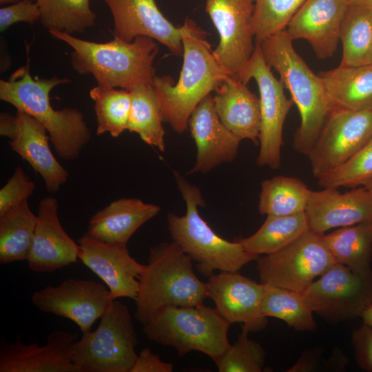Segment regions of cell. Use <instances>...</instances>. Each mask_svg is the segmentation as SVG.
<instances>
[{"label":"cell","mask_w":372,"mask_h":372,"mask_svg":"<svg viewBox=\"0 0 372 372\" xmlns=\"http://www.w3.org/2000/svg\"><path fill=\"white\" fill-rule=\"evenodd\" d=\"M183 62L177 83L167 75L156 76L153 88L163 121L177 133L188 128L189 116L198 104L230 75L215 57L204 32L187 18L180 25Z\"/></svg>","instance_id":"6da1fadb"},{"label":"cell","mask_w":372,"mask_h":372,"mask_svg":"<svg viewBox=\"0 0 372 372\" xmlns=\"http://www.w3.org/2000/svg\"><path fill=\"white\" fill-rule=\"evenodd\" d=\"M27 64L17 69L7 80L0 81V99L39 121L47 130L58 156L63 160L76 159L91 139L83 114L74 107L56 110L50 101L54 87L70 82L56 76L33 78Z\"/></svg>","instance_id":"7a4b0ae2"},{"label":"cell","mask_w":372,"mask_h":372,"mask_svg":"<svg viewBox=\"0 0 372 372\" xmlns=\"http://www.w3.org/2000/svg\"><path fill=\"white\" fill-rule=\"evenodd\" d=\"M48 32L73 49V69L81 75L92 74L97 85L128 91L138 83L153 85L156 77L154 61L158 52L154 39L141 36L127 42L114 36L110 41L97 43L63 32Z\"/></svg>","instance_id":"3957f363"},{"label":"cell","mask_w":372,"mask_h":372,"mask_svg":"<svg viewBox=\"0 0 372 372\" xmlns=\"http://www.w3.org/2000/svg\"><path fill=\"white\" fill-rule=\"evenodd\" d=\"M260 44L265 62L279 74L298 107L300 124L293 137V147L307 156L333 109L322 81L296 52L286 30Z\"/></svg>","instance_id":"277c9868"},{"label":"cell","mask_w":372,"mask_h":372,"mask_svg":"<svg viewBox=\"0 0 372 372\" xmlns=\"http://www.w3.org/2000/svg\"><path fill=\"white\" fill-rule=\"evenodd\" d=\"M207 283L195 274L192 260L175 242L150 247L134 300L135 319L144 324L166 307L197 306L207 296Z\"/></svg>","instance_id":"5b68a950"},{"label":"cell","mask_w":372,"mask_h":372,"mask_svg":"<svg viewBox=\"0 0 372 372\" xmlns=\"http://www.w3.org/2000/svg\"><path fill=\"white\" fill-rule=\"evenodd\" d=\"M174 174L186 212L181 216L167 214L168 231L173 241L196 262L197 271L209 278L216 270L238 271L256 260L259 256L247 251L238 240L228 241L214 232L199 214L198 206L205 205L199 188L177 172Z\"/></svg>","instance_id":"8992f818"},{"label":"cell","mask_w":372,"mask_h":372,"mask_svg":"<svg viewBox=\"0 0 372 372\" xmlns=\"http://www.w3.org/2000/svg\"><path fill=\"white\" fill-rule=\"evenodd\" d=\"M230 325L216 308L202 304L163 308L143 324V330L148 340L174 347L180 356L197 351L215 362L231 345Z\"/></svg>","instance_id":"52a82bcc"},{"label":"cell","mask_w":372,"mask_h":372,"mask_svg":"<svg viewBox=\"0 0 372 372\" xmlns=\"http://www.w3.org/2000/svg\"><path fill=\"white\" fill-rule=\"evenodd\" d=\"M138 344L127 307L114 300L98 327L74 343L71 360L79 372H131Z\"/></svg>","instance_id":"ba28073f"},{"label":"cell","mask_w":372,"mask_h":372,"mask_svg":"<svg viewBox=\"0 0 372 372\" xmlns=\"http://www.w3.org/2000/svg\"><path fill=\"white\" fill-rule=\"evenodd\" d=\"M335 263L322 235L310 229L282 249L256 258L260 283L301 293Z\"/></svg>","instance_id":"9c48e42d"},{"label":"cell","mask_w":372,"mask_h":372,"mask_svg":"<svg viewBox=\"0 0 372 372\" xmlns=\"http://www.w3.org/2000/svg\"><path fill=\"white\" fill-rule=\"evenodd\" d=\"M271 69L263 58L260 44L256 42L239 79L246 84L254 79L259 90L261 124L256 163L277 169L281 165L283 125L293 102L286 96L282 83Z\"/></svg>","instance_id":"30bf717a"},{"label":"cell","mask_w":372,"mask_h":372,"mask_svg":"<svg viewBox=\"0 0 372 372\" xmlns=\"http://www.w3.org/2000/svg\"><path fill=\"white\" fill-rule=\"evenodd\" d=\"M302 293L313 312L327 322L353 320L372 304V270L362 276L335 263Z\"/></svg>","instance_id":"8fae6325"},{"label":"cell","mask_w":372,"mask_h":372,"mask_svg":"<svg viewBox=\"0 0 372 372\" xmlns=\"http://www.w3.org/2000/svg\"><path fill=\"white\" fill-rule=\"evenodd\" d=\"M372 138V110L333 108L307 156L314 177L340 166Z\"/></svg>","instance_id":"7c38bea8"},{"label":"cell","mask_w":372,"mask_h":372,"mask_svg":"<svg viewBox=\"0 0 372 372\" xmlns=\"http://www.w3.org/2000/svg\"><path fill=\"white\" fill-rule=\"evenodd\" d=\"M254 0H206L205 11L219 35L214 54L227 72L239 79L255 49Z\"/></svg>","instance_id":"4fadbf2b"},{"label":"cell","mask_w":372,"mask_h":372,"mask_svg":"<svg viewBox=\"0 0 372 372\" xmlns=\"http://www.w3.org/2000/svg\"><path fill=\"white\" fill-rule=\"evenodd\" d=\"M103 285L91 280L69 278L57 286H47L35 291L31 297L39 311L74 322L82 333L91 331L112 301Z\"/></svg>","instance_id":"5bb4252c"},{"label":"cell","mask_w":372,"mask_h":372,"mask_svg":"<svg viewBox=\"0 0 372 372\" xmlns=\"http://www.w3.org/2000/svg\"><path fill=\"white\" fill-rule=\"evenodd\" d=\"M79 259L107 286L112 300H135L145 265L132 258L127 245L110 243L85 234L78 240Z\"/></svg>","instance_id":"9a60e30c"},{"label":"cell","mask_w":372,"mask_h":372,"mask_svg":"<svg viewBox=\"0 0 372 372\" xmlns=\"http://www.w3.org/2000/svg\"><path fill=\"white\" fill-rule=\"evenodd\" d=\"M207 296L231 324L241 322L249 332H259L268 324L261 310L265 285L238 271H220L208 278Z\"/></svg>","instance_id":"2e32d148"},{"label":"cell","mask_w":372,"mask_h":372,"mask_svg":"<svg viewBox=\"0 0 372 372\" xmlns=\"http://www.w3.org/2000/svg\"><path fill=\"white\" fill-rule=\"evenodd\" d=\"M102 1L111 11L114 37L127 42L141 36L150 37L166 46L173 54L183 55L180 28L163 15L155 0Z\"/></svg>","instance_id":"e0dca14e"},{"label":"cell","mask_w":372,"mask_h":372,"mask_svg":"<svg viewBox=\"0 0 372 372\" xmlns=\"http://www.w3.org/2000/svg\"><path fill=\"white\" fill-rule=\"evenodd\" d=\"M59 203L48 196L39 203L34 236L28 256L34 272H52L75 263L79 246L65 232L58 214Z\"/></svg>","instance_id":"ac0fdd59"},{"label":"cell","mask_w":372,"mask_h":372,"mask_svg":"<svg viewBox=\"0 0 372 372\" xmlns=\"http://www.w3.org/2000/svg\"><path fill=\"white\" fill-rule=\"evenodd\" d=\"M77 338L78 334L62 330L52 331L43 346L1 338L0 372H79L71 360Z\"/></svg>","instance_id":"d6986e66"},{"label":"cell","mask_w":372,"mask_h":372,"mask_svg":"<svg viewBox=\"0 0 372 372\" xmlns=\"http://www.w3.org/2000/svg\"><path fill=\"white\" fill-rule=\"evenodd\" d=\"M188 127L196 147V162L189 174L207 173L236 158L242 139L221 122L211 94L193 110Z\"/></svg>","instance_id":"ffe728a7"},{"label":"cell","mask_w":372,"mask_h":372,"mask_svg":"<svg viewBox=\"0 0 372 372\" xmlns=\"http://www.w3.org/2000/svg\"><path fill=\"white\" fill-rule=\"evenodd\" d=\"M305 214L309 229L323 235L328 230L372 221V196L364 187L340 193L338 188L311 191Z\"/></svg>","instance_id":"44dd1931"},{"label":"cell","mask_w":372,"mask_h":372,"mask_svg":"<svg viewBox=\"0 0 372 372\" xmlns=\"http://www.w3.org/2000/svg\"><path fill=\"white\" fill-rule=\"evenodd\" d=\"M349 0H306L288 24L290 39L306 40L320 59L331 57Z\"/></svg>","instance_id":"7402d4cb"},{"label":"cell","mask_w":372,"mask_h":372,"mask_svg":"<svg viewBox=\"0 0 372 372\" xmlns=\"http://www.w3.org/2000/svg\"><path fill=\"white\" fill-rule=\"evenodd\" d=\"M16 114L18 130L8 142L10 147L42 177L47 192L55 194L68 181L69 174L51 151L45 127L25 112L17 111Z\"/></svg>","instance_id":"603a6c76"},{"label":"cell","mask_w":372,"mask_h":372,"mask_svg":"<svg viewBox=\"0 0 372 372\" xmlns=\"http://www.w3.org/2000/svg\"><path fill=\"white\" fill-rule=\"evenodd\" d=\"M215 110L224 125L237 136L259 144L260 99L240 79L229 75L216 89Z\"/></svg>","instance_id":"cb8c5ba5"},{"label":"cell","mask_w":372,"mask_h":372,"mask_svg":"<svg viewBox=\"0 0 372 372\" xmlns=\"http://www.w3.org/2000/svg\"><path fill=\"white\" fill-rule=\"evenodd\" d=\"M160 210L159 206L139 198H121L98 211L90 218L85 234L105 242L127 245L136 230Z\"/></svg>","instance_id":"d4e9b609"},{"label":"cell","mask_w":372,"mask_h":372,"mask_svg":"<svg viewBox=\"0 0 372 372\" xmlns=\"http://www.w3.org/2000/svg\"><path fill=\"white\" fill-rule=\"evenodd\" d=\"M318 75L333 108L372 110V65H339Z\"/></svg>","instance_id":"484cf974"},{"label":"cell","mask_w":372,"mask_h":372,"mask_svg":"<svg viewBox=\"0 0 372 372\" xmlns=\"http://www.w3.org/2000/svg\"><path fill=\"white\" fill-rule=\"evenodd\" d=\"M322 240L336 263L362 276L371 271L372 221L341 227Z\"/></svg>","instance_id":"4316f807"},{"label":"cell","mask_w":372,"mask_h":372,"mask_svg":"<svg viewBox=\"0 0 372 372\" xmlns=\"http://www.w3.org/2000/svg\"><path fill=\"white\" fill-rule=\"evenodd\" d=\"M342 55L340 65H372V10L349 3L340 28Z\"/></svg>","instance_id":"83f0119b"},{"label":"cell","mask_w":372,"mask_h":372,"mask_svg":"<svg viewBox=\"0 0 372 372\" xmlns=\"http://www.w3.org/2000/svg\"><path fill=\"white\" fill-rule=\"evenodd\" d=\"M309 229L305 212L289 216H267L256 233L238 241L250 254L268 255L286 247Z\"/></svg>","instance_id":"f1b7e54d"},{"label":"cell","mask_w":372,"mask_h":372,"mask_svg":"<svg viewBox=\"0 0 372 372\" xmlns=\"http://www.w3.org/2000/svg\"><path fill=\"white\" fill-rule=\"evenodd\" d=\"M130 92L132 100L127 130L138 134L147 145L164 152V121L153 86L138 83Z\"/></svg>","instance_id":"f546056e"},{"label":"cell","mask_w":372,"mask_h":372,"mask_svg":"<svg viewBox=\"0 0 372 372\" xmlns=\"http://www.w3.org/2000/svg\"><path fill=\"white\" fill-rule=\"evenodd\" d=\"M37 217L24 203L0 216V264L27 260Z\"/></svg>","instance_id":"4dcf8cb0"},{"label":"cell","mask_w":372,"mask_h":372,"mask_svg":"<svg viewBox=\"0 0 372 372\" xmlns=\"http://www.w3.org/2000/svg\"><path fill=\"white\" fill-rule=\"evenodd\" d=\"M311 189L300 178L277 176L261 183V215L289 216L305 212Z\"/></svg>","instance_id":"1f68e13d"},{"label":"cell","mask_w":372,"mask_h":372,"mask_svg":"<svg viewBox=\"0 0 372 372\" xmlns=\"http://www.w3.org/2000/svg\"><path fill=\"white\" fill-rule=\"evenodd\" d=\"M261 310L265 316L280 319L296 331H315L317 329L314 312L303 293L265 285Z\"/></svg>","instance_id":"d6a6232c"},{"label":"cell","mask_w":372,"mask_h":372,"mask_svg":"<svg viewBox=\"0 0 372 372\" xmlns=\"http://www.w3.org/2000/svg\"><path fill=\"white\" fill-rule=\"evenodd\" d=\"M40 10V21L48 30L70 34L83 32L92 27L96 14L90 0H36Z\"/></svg>","instance_id":"836d02e7"},{"label":"cell","mask_w":372,"mask_h":372,"mask_svg":"<svg viewBox=\"0 0 372 372\" xmlns=\"http://www.w3.org/2000/svg\"><path fill=\"white\" fill-rule=\"evenodd\" d=\"M90 96L94 102L98 136L109 132L116 138L127 130L132 100L130 91L96 85L90 90Z\"/></svg>","instance_id":"e575fe53"},{"label":"cell","mask_w":372,"mask_h":372,"mask_svg":"<svg viewBox=\"0 0 372 372\" xmlns=\"http://www.w3.org/2000/svg\"><path fill=\"white\" fill-rule=\"evenodd\" d=\"M306 0H254L252 26L257 43L285 30Z\"/></svg>","instance_id":"d590c367"},{"label":"cell","mask_w":372,"mask_h":372,"mask_svg":"<svg viewBox=\"0 0 372 372\" xmlns=\"http://www.w3.org/2000/svg\"><path fill=\"white\" fill-rule=\"evenodd\" d=\"M248 329L242 326L237 340L214 362L220 372H261L265 352L257 342L248 338Z\"/></svg>","instance_id":"8d00e7d4"},{"label":"cell","mask_w":372,"mask_h":372,"mask_svg":"<svg viewBox=\"0 0 372 372\" xmlns=\"http://www.w3.org/2000/svg\"><path fill=\"white\" fill-rule=\"evenodd\" d=\"M317 178L322 188L355 187L372 178V138L342 165Z\"/></svg>","instance_id":"74e56055"},{"label":"cell","mask_w":372,"mask_h":372,"mask_svg":"<svg viewBox=\"0 0 372 372\" xmlns=\"http://www.w3.org/2000/svg\"><path fill=\"white\" fill-rule=\"evenodd\" d=\"M35 184L21 167L15 168L13 174L0 190V216L28 202Z\"/></svg>","instance_id":"f35d334b"},{"label":"cell","mask_w":372,"mask_h":372,"mask_svg":"<svg viewBox=\"0 0 372 372\" xmlns=\"http://www.w3.org/2000/svg\"><path fill=\"white\" fill-rule=\"evenodd\" d=\"M39 20H40L39 6L32 0H22L0 9L1 32L17 22H26L32 25Z\"/></svg>","instance_id":"ab89813d"},{"label":"cell","mask_w":372,"mask_h":372,"mask_svg":"<svg viewBox=\"0 0 372 372\" xmlns=\"http://www.w3.org/2000/svg\"><path fill=\"white\" fill-rule=\"evenodd\" d=\"M351 343L357 364L363 370L372 371V327L366 324L355 329Z\"/></svg>","instance_id":"60d3db41"},{"label":"cell","mask_w":372,"mask_h":372,"mask_svg":"<svg viewBox=\"0 0 372 372\" xmlns=\"http://www.w3.org/2000/svg\"><path fill=\"white\" fill-rule=\"evenodd\" d=\"M173 369V363L162 361L157 354L145 347L138 354L131 372H172Z\"/></svg>","instance_id":"b9f144b4"},{"label":"cell","mask_w":372,"mask_h":372,"mask_svg":"<svg viewBox=\"0 0 372 372\" xmlns=\"http://www.w3.org/2000/svg\"><path fill=\"white\" fill-rule=\"evenodd\" d=\"M18 117L8 112L0 114V134L10 140L14 138L18 130Z\"/></svg>","instance_id":"7bdbcfd3"},{"label":"cell","mask_w":372,"mask_h":372,"mask_svg":"<svg viewBox=\"0 0 372 372\" xmlns=\"http://www.w3.org/2000/svg\"><path fill=\"white\" fill-rule=\"evenodd\" d=\"M360 318L362 319L363 323L372 327V304L364 310Z\"/></svg>","instance_id":"ee69618b"},{"label":"cell","mask_w":372,"mask_h":372,"mask_svg":"<svg viewBox=\"0 0 372 372\" xmlns=\"http://www.w3.org/2000/svg\"><path fill=\"white\" fill-rule=\"evenodd\" d=\"M349 3L356 4L372 10V0H349Z\"/></svg>","instance_id":"f6af8a7d"},{"label":"cell","mask_w":372,"mask_h":372,"mask_svg":"<svg viewBox=\"0 0 372 372\" xmlns=\"http://www.w3.org/2000/svg\"><path fill=\"white\" fill-rule=\"evenodd\" d=\"M362 185L364 187L372 196V178L364 182Z\"/></svg>","instance_id":"bcb514c9"},{"label":"cell","mask_w":372,"mask_h":372,"mask_svg":"<svg viewBox=\"0 0 372 372\" xmlns=\"http://www.w3.org/2000/svg\"><path fill=\"white\" fill-rule=\"evenodd\" d=\"M18 0H0L1 4H4L7 3L15 2Z\"/></svg>","instance_id":"7dc6e473"}]
</instances>
